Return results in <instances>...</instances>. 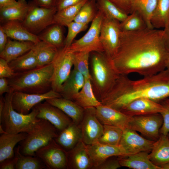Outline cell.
Wrapping results in <instances>:
<instances>
[{
    "instance_id": "34",
    "label": "cell",
    "mask_w": 169,
    "mask_h": 169,
    "mask_svg": "<svg viewBox=\"0 0 169 169\" xmlns=\"http://www.w3.org/2000/svg\"><path fill=\"white\" fill-rule=\"evenodd\" d=\"M157 2V0H134L132 5L131 13L135 11L139 13L149 28H154L151 23V19L156 7Z\"/></svg>"
},
{
    "instance_id": "27",
    "label": "cell",
    "mask_w": 169,
    "mask_h": 169,
    "mask_svg": "<svg viewBox=\"0 0 169 169\" xmlns=\"http://www.w3.org/2000/svg\"><path fill=\"white\" fill-rule=\"evenodd\" d=\"M34 43L28 41L12 40L8 38L0 57L8 63L23 55L31 49Z\"/></svg>"
},
{
    "instance_id": "24",
    "label": "cell",
    "mask_w": 169,
    "mask_h": 169,
    "mask_svg": "<svg viewBox=\"0 0 169 169\" xmlns=\"http://www.w3.org/2000/svg\"><path fill=\"white\" fill-rule=\"evenodd\" d=\"M149 152L143 151L125 156L119 157L121 166L133 169H162L150 160Z\"/></svg>"
},
{
    "instance_id": "9",
    "label": "cell",
    "mask_w": 169,
    "mask_h": 169,
    "mask_svg": "<svg viewBox=\"0 0 169 169\" xmlns=\"http://www.w3.org/2000/svg\"><path fill=\"white\" fill-rule=\"evenodd\" d=\"M54 70L52 90L60 93L62 86L69 77L73 65V53L64 47L58 49L52 62Z\"/></svg>"
},
{
    "instance_id": "44",
    "label": "cell",
    "mask_w": 169,
    "mask_h": 169,
    "mask_svg": "<svg viewBox=\"0 0 169 169\" xmlns=\"http://www.w3.org/2000/svg\"><path fill=\"white\" fill-rule=\"evenodd\" d=\"M163 109L160 113L163 119L162 125L160 130V134L167 135L169 132V98L160 103Z\"/></svg>"
},
{
    "instance_id": "10",
    "label": "cell",
    "mask_w": 169,
    "mask_h": 169,
    "mask_svg": "<svg viewBox=\"0 0 169 169\" xmlns=\"http://www.w3.org/2000/svg\"><path fill=\"white\" fill-rule=\"evenodd\" d=\"M163 123L162 117L159 113L135 115L131 117L127 128L156 141L160 136V130Z\"/></svg>"
},
{
    "instance_id": "47",
    "label": "cell",
    "mask_w": 169,
    "mask_h": 169,
    "mask_svg": "<svg viewBox=\"0 0 169 169\" xmlns=\"http://www.w3.org/2000/svg\"><path fill=\"white\" fill-rule=\"evenodd\" d=\"M121 167L119 158L117 159L109 158L95 169H116Z\"/></svg>"
},
{
    "instance_id": "7",
    "label": "cell",
    "mask_w": 169,
    "mask_h": 169,
    "mask_svg": "<svg viewBox=\"0 0 169 169\" xmlns=\"http://www.w3.org/2000/svg\"><path fill=\"white\" fill-rule=\"evenodd\" d=\"M102 13L98 10L86 33L79 39L75 40L68 48L71 52H104L100 40V31L103 18Z\"/></svg>"
},
{
    "instance_id": "17",
    "label": "cell",
    "mask_w": 169,
    "mask_h": 169,
    "mask_svg": "<svg viewBox=\"0 0 169 169\" xmlns=\"http://www.w3.org/2000/svg\"><path fill=\"white\" fill-rule=\"evenodd\" d=\"M86 147L93 165V169H95L111 157L126 156L125 151L119 145L111 146L98 142L91 145H86Z\"/></svg>"
},
{
    "instance_id": "50",
    "label": "cell",
    "mask_w": 169,
    "mask_h": 169,
    "mask_svg": "<svg viewBox=\"0 0 169 169\" xmlns=\"http://www.w3.org/2000/svg\"><path fill=\"white\" fill-rule=\"evenodd\" d=\"M38 6L51 8L56 7V0H32Z\"/></svg>"
},
{
    "instance_id": "39",
    "label": "cell",
    "mask_w": 169,
    "mask_h": 169,
    "mask_svg": "<svg viewBox=\"0 0 169 169\" xmlns=\"http://www.w3.org/2000/svg\"><path fill=\"white\" fill-rule=\"evenodd\" d=\"M123 132V129L115 126L103 125V134L98 142L111 146H119Z\"/></svg>"
},
{
    "instance_id": "18",
    "label": "cell",
    "mask_w": 169,
    "mask_h": 169,
    "mask_svg": "<svg viewBox=\"0 0 169 169\" xmlns=\"http://www.w3.org/2000/svg\"><path fill=\"white\" fill-rule=\"evenodd\" d=\"M163 107L160 103L146 98L135 100L124 106L120 111L132 117L135 115L160 113Z\"/></svg>"
},
{
    "instance_id": "14",
    "label": "cell",
    "mask_w": 169,
    "mask_h": 169,
    "mask_svg": "<svg viewBox=\"0 0 169 169\" xmlns=\"http://www.w3.org/2000/svg\"><path fill=\"white\" fill-rule=\"evenodd\" d=\"M60 94L51 90L42 94H28L14 92L12 99L13 109L18 112L26 115L36 105L47 99L62 97Z\"/></svg>"
},
{
    "instance_id": "15",
    "label": "cell",
    "mask_w": 169,
    "mask_h": 169,
    "mask_svg": "<svg viewBox=\"0 0 169 169\" xmlns=\"http://www.w3.org/2000/svg\"><path fill=\"white\" fill-rule=\"evenodd\" d=\"M155 141L144 138L136 131L126 128L123 130L119 145L125 151L126 156L141 152H150Z\"/></svg>"
},
{
    "instance_id": "48",
    "label": "cell",
    "mask_w": 169,
    "mask_h": 169,
    "mask_svg": "<svg viewBox=\"0 0 169 169\" xmlns=\"http://www.w3.org/2000/svg\"><path fill=\"white\" fill-rule=\"evenodd\" d=\"M84 0H56V8L57 11L76 4Z\"/></svg>"
},
{
    "instance_id": "36",
    "label": "cell",
    "mask_w": 169,
    "mask_h": 169,
    "mask_svg": "<svg viewBox=\"0 0 169 169\" xmlns=\"http://www.w3.org/2000/svg\"><path fill=\"white\" fill-rule=\"evenodd\" d=\"M88 0H84L74 5L57 11L53 19V23L66 26L73 21L80 9Z\"/></svg>"
},
{
    "instance_id": "4",
    "label": "cell",
    "mask_w": 169,
    "mask_h": 169,
    "mask_svg": "<svg viewBox=\"0 0 169 169\" xmlns=\"http://www.w3.org/2000/svg\"><path fill=\"white\" fill-rule=\"evenodd\" d=\"M14 91L0 97V125L7 133H29L41 119L37 118L38 110L34 107L28 114L19 113L13 107L12 99Z\"/></svg>"
},
{
    "instance_id": "46",
    "label": "cell",
    "mask_w": 169,
    "mask_h": 169,
    "mask_svg": "<svg viewBox=\"0 0 169 169\" xmlns=\"http://www.w3.org/2000/svg\"><path fill=\"white\" fill-rule=\"evenodd\" d=\"M117 7L128 15L131 13L132 7L134 0H109Z\"/></svg>"
},
{
    "instance_id": "49",
    "label": "cell",
    "mask_w": 169,
    "mask_h": 169,
    "mask_svg": "<svg viewBox=\"0 0 169 169\" xmlns=\"http://www.w3.org/2000/svg\"><path fill=\"white\" fill-rule=\"evenodd\" d=\"M17 158L13 157L6 159L0 162V169H15Z\"/></svg>"
},
{
    "instance_id": "30",
    "label": "cell",
    "mask_w": 169,
    "mask_h": 169,
    "mask_svg": "<svg viewBox=\"0 0 169 169\" xmlns=\"http://www.w3.org/2000/svg\"><path fill=\"white\" fill-rule=\"evenodd\" d=\"M72 101L85 109L102 105L95 95L90 79H85L84 84L79 92L73 97Z\"/></svg>"
},
{
    "instance_id": "57",
    "label": "cell",
    "mask_w": 169,
    "mask_h": 169,
    "mask_svg": "<svg viewBox=\"0 0 169 169\" xmlns=\"http://www.w3.org/2000/svg\"><path fill=\"white\" fill-rule=\"evenodd\" d=\"M0 133L1 134H4V133H7L4 131L2 126L1 125H0Z\"/></svg>"
},
{
    "instance_id": "11",
    "label": "cell",
    "mask_w": 169,
    "mask_h": 169,
    "mask_svg": "<svg viewBox=\"0 0 169 169\" xmlns=\"http://www.w3.org/2000/svg\"><path fill=\"white\" fill-rule=\"evenodd\" d=\"M120 22L103 15L100 31V40L104 53L111 59L115 55L120 43Z\"/></svg>"
},
{
    "instance_id": "5",
    "label": "cell",
    "mask_w": 169,
    "mask_h": 169,
    "mask_svg": "<svg viewBox=\"0 0 169 169\" xmlns=\"http://www.w3.org/2000/svg\"><path fill=\"white\" fill-rule=\"evenodd\" d=\"M92 53L91 81L94 94L100 101L112 88L119 74L111 59L104 52Z\"/></svg>"
},
{
    "instance_id": "45",
    "label": "cell",
    "mask_w": 169,
    "mask_h": 169,
    "mask_svg": "<svg viewBox=\"0 0 169 169\" xmlns=\"http://www.w3.org/2000/svg\"><path fill=\"white\" fill-rule=\"evenodd\" d=\"M16 74L10 67L8 63L0 58V78H10Z\"/></svg>"
},
{
    "instance_id": "53",
    "label": "cell",
    "mask_w": 169,
    "mask_h": 169,
    "mask_svg": "<svg viewBox=\"0 0 169 169\" xmlns=\"http://www.w3.org/2000/svg\"><path fill=\"white\" fill-rule=\"evenodd\" d=\"M163 28L164 40L166 48L169 51V20Z\"/></svg>"
},
{
    "instance_id": "58",
    "label": "cell",
    "mask_w": 169,
    "mask_h": 169,
    "mask_svg": "<svg viewBox=\"0 0 169 169\" xmlns=\"http://www.w3.org/2000/svg\"><path fill=\"white\" fill-rule=\"evenodd\" d=\"M167 136H168V139H169V132L168 133Z\"/></svg>"
},
{
    "instance_id": "20",
    "label": "cell",
    "mask_w": 169,
    "mask_h": 169,
    "mask_svg": "<svg viewBox=\"0 0 169 169\" xmlns=\"http://www.w3.org/2000/svg\"><path fill=\"white\" fill-rule=\"evenodd\" d=\"M67 169H90L93 166L86 145L81 140L72 149L67 152Z\"/></svg>"
},
{
    "instance_id": "6",
    "label": "cell",
    "mask_w": 169,
    "mask_h": 169,
    "mask_svg": "<svg viewBox=\"0 0 169 169\" xmlns=\"http://www.w3.org/2000/svg\"><path fill=\"white\" fill-rule=\"evenodd\" d=\"M59 132L49 121L41 119L33 130L28 133L26 137L19 142L21 153L25 156H35L37 150L56 137Z\"/></svg>"
},
{
    "instance_id": "23",
    "label": "cell",
    "mask_w": 169,
    "mask_h": 169,
    "mask_svg": "<svg viewBox=\"0 0 169 169\" xmlns=\"http://www.w3.org/2000/svg\"><path fill=\"white\" fill-rule=\"evenodd\" d=\"M54 140L66 151L73 148L81 140V131L79 125L72 121L59 132Z\"/></svg>"
},
{
    "instance_id": "2",
    "label": "cell",
    "mask_w": 169,
    "mask_h": 169,
    "mask_svg": "<svg viewBox=\"0 0 169 169\" xmlns=\"http://www.w3.org/2000/svg\"><path fill=\"white\" fill-rule=\"evenodd\" d=\"M169 98V70L166 69L143 78L133 80L119 74L113 87L100 101L102 105L120 110L131 101L149 99L160 103Z\"/></svg>"
},
{
    "instance_id": "19",
    "label": "cell",
    "mask_w": 169,
    "mask_h": 169,
    "mask_svg": "<svg viewBox=\"0 0 169 169\" xmlns=\"http://www.w3.org/2000/svg\"><path fill=\"white\" fill-rule=\"evenodd\" d=\"M95 108L97 117L103 125L115 126L123 130L127 128L131 117L107 105L102 104Z\"/></svg>"
},
{
    "instance_id": "31",
    "label": "cell",
    "mask_w": 169,
    "mask_h": 169,
    "mask_svg": "<svg viewBox=\"0 0 169 169\" xmlns=\"http://www.w3.org/2000/svg\"><path fill=\"white\" fill-rule=\"evenodd\" d=\"M31 49L38 61V67L52 63L58 49L54 46L42 41L35 43Z\"/></svg>"
},
{
    "instance_id": "21",
    "label": "cell",
    "mask_w": 169,
    "mask_h": 169,
    "mask_svg": "<svg viewBox=\"0 0 169 169\" xmlns=\"http://www.w3.org/2000/svg\"><path fill=\"white\" fill-rule=\"evenodd\" d=\"M0 27L8 37L13 40L31 41L34 43L40 41L38 35L30 32L23 26L21 21H8L1 23Z\"/></svg>"
},
{
    "instance_id": "8",
    "label": "cell",
    "mask_w": 169,
    "mask_h": 169,
    "mask_svg": "<svg viewBox=\"0 0 169 169\" xmlns=\"http://www.w3.org/2000/svg\"><path fill=\"white\" fill-rule=\"evenodd\" d=\"M28 3V12L22 23L30 32L37 35L47 27L53 24L54 16L57 10L56 7L48 8L38 6L32 0Z\"/></svg>"
},
{
    "instance_id": "42",
    "label": "cell",
    "mask_w": 169,
    "mask_h": 169,
    "mask_svg": "<svg viewBox=\"0 0 169 169\" xmlns=\"http://www.w3.org/2000/svg\"><path fill=\"white\" fill-rule=\"evenodd\" d=\"M90 53L84 52L73 53L74 68L81 73L85 79L91 80L89 70V60Z\"/></svg>"
},
{
    "instance_id": "56",
    "label": "cell",
    "mask_w": 169,
    "mask_h": 169,
    "mask_svg": "<svg viewBox=\"0 0 169 169\" xmlns=\"http://www.w3.org/2000/svg\"><path fill=\"white\" fill-rule=\"evenodd\" d=\"M166 69L169 70V56L166 60Z\"/></svg>"
},
{
    "instance_id": "35",
    "label": "cell",
    "mask_w": 169,
    "mask_h": 169,
    "mask_svg": "<svg viewBox=\"0 0 169 169\" xmlns=\"http://www.w3.org/2000/svg\"><path fill=\"white\" fill-rule=\"evenodd\" d=\"M156 9L151 19L154 28H164L169 20V0H157Z\"/></svg>"
},
{
    "instance_id": "12",
    "label": "cell",
    "mask_w": 169,
    "mask_h": 169,
    "mask_svg": "<svg viewBox=\"0 0 169 169\" xmlns=\"http://www.w3.org/2000/svg\"><path fill=\"white\" fill-rule=\"evenodd\" d=\"M48 169H67V151L54 139L39 148L35 153Z\"/></svg>"
},
{
    "instance_id": "54",
    "label": "cell",
    "mask_w": 169,
    "mask_h": 169,
    "mask_svg": "<svg viewBox=\"0 0 169 169\" xmlns=\"http://www.w3.org/2000/svg\"><path fill=\"white\" fill-rule=\"evenodd\" d=\"M16 0H0V8L15 3Z\"/></svg>"
},
{
    "instance_id": "52",
    "label": "cell",
    "mask_w": 169,
    "mask_h": 169,
    "mask_svg": "<svg viewBox=\"0 0 169 169\" xmlns=\"http://www.w3.org/2000/svg\"><path fill=\"white\" fill-rule=\"evenodd\" d=\"M8 37L0 26V52L4 49L8 41Z\"/></svg>"
},
{
    "instance_id": "38",
    "label": "cell",
    "mask_w": 169,
    "mask_h": 169,
    "mask_svg": "<svg viewBox=\"0 0 169 169\" xmlns=\"http://www.w3.org/2000/svg\"><path fill=\"white\" fill-rule=\"evenodd\" d=\"M98 9L104 16L116 20L120 22L124 21L126 14L109 0H96Z\"/></svg>"
},
{
    "instance_id": "43",
    "label": "cell",
    "mask_w": 169,
    "mask_h": 169,
    "mask_svg": "<svg viewBox=\"0 0 169 169\" xmlns=\"http://www.w3.org/2000/svg\"><path fill=\"white\" fill-rule=\"evenodd\" d=\"M88 24H84L73 21L67 26L68 32L65 39L64 46L69 48L73 42L76 36L80 32L85 30L87 28Z\"/></svg>"
},
{
    "instance_id": "51",
    "label": "cell",
    "mask_w": 169,
    "mask_h": 169,
    "mask_svg": "<svg viewBox=\"0 0 169 169\" xmlns=\"http://www.w3.org/2000/svg\"><path fill=\"white\" fill-rule=\"evenodd\" d=\"M12 90L9 84L8 79L5 78H0V96H2L4 93H9Z\"/></svg>"
},
{
    "instance_id": "37",
    "label": "cell",
    "mask_w": 169,
    "mask_h": 169,
    "mask_svg": "<svg viewBox=\"0 0 169 169\" xmlns=\"http://www.w3.org/2000/svg\"><path fill=\"white\" fill-rule=\"evenodd\" d=\"M15 156L17 158L15 169H43L46 166L38 157L25 156L21 154L20 146L14 148Z\"/></svg>"
},
{
    "instance_id": "3",
    "label": "cell",
    "mask_w": 169,
    "mask_h": 169,
    "mask_svg": "<svg viewBox=\"0 0 169 169\" xmlns=\"http://www.w3.org/2000/svg\"><path fill=\"white\" fill-rule=\"evenodd\" d=\"M53 63L17 73L7 79L11 90L28 94H42L52 90Z\"/></svg>"
},
{
    "instance_id": "13",
    "label": "cell",
    "mask_w": 169,
    "mask_h": 169,
    "mask_svg": "<svg viewBox=\"0 0 169 169\" xmlns=\"http://www.w3.org/2000/svg\"><path fill=\"white\" fill-rule=\"evenodd\" d=\"M79 125L81 140L85 145H90L98 142L103 134V125L97 117L95 107L84 109L83 119Z\"/></svg>"
},
{
    "instance_id": "40",
    "label": "cell",
    "mask_w": 169,
    "mask_h": 169,
    "mask_svg": "<svg viewBox=\"0 0 169 169\" xmlns=\"http://www.w3.org/2000/svg\"><path fill=\"white\" fill-rule=\"evenodd\" d=\"M121 31H134L142 30L147 28L146 22L138 13L132 12L120 23Z\"/></svg>"
},
{
    "instance_id": "1",
    "label": "cell",
    "mask_w": 169,
    "mask_h": 169,
    "mask_svg": "<svg viewBox=\"0 0 169 169\" xmlns=\"http://www.w3.org/2000/svg\"><path fill=\"white\" fill-rule=\"evenodd\" d=\"M119 47L111 59L119 74L137 73L143 76L166 69L169 51L163 30L147 28L134 31H121Z\"/></svg>"
},
{
    "instance_id": "26",
    "label": "cell",
    "mask_w": 169,
    "mask_h": 169,
    "mask_svg": "<svg viewBox=\"0 0 169 169\" xmlns=\"http://www.w3.org/2000/svg\"><path fill=\"white\" fill-rule=\"evenodd\" d=\"M29 8L26 0H18L12 5L0 8V22L2 23L10 20L23 22Z\"/></svg>"
},
{
    "instance_id": "32",
    "label": "cell",
    "mask_w": 169,
    "mask_h": 169,
    "mask_svg": "<svg viewBox=\"0 0 169 169\" xmlns=\"http://www.w3.org/2000/svg\"><path fill=\"white\" fill-rule=\"evenodd\" d=\"M63 26L56 23L52 24L45 28L37 35L39 39L49 43L58 49L64 47Z\"/></svg>"
},
{
    "instance_id": "55",
    "label": "cell",
    "mask_w": 169,
    "mask_h": 169,
    "mask_svg": "<svg viewBox=\"0 0 169 169\" xmlns=\"http://www.w3.org/2000/svg\"><path fill=\"white\" fill-rule=\"evenodd\" d=\"M160 166L162 169H169V162L161 165Z\"/></svg>"
},
{
    "instance_id": "28",
    "label": "cell",
    "mask_w": 169,
    "mask_h": 169,
    "mask_svg": "<svg viewBox=\"0 0 169 169\" xmlns=\"http://www.w3.org/2000/svg\"><path fill=\"white\" fill-rule=\"evenodd\" d=\"M149 156L151 161L157 166L169 162V139L167 135L160 134Z\"/></svg>"
},
{
    "instance_id": "22",
    "label": "cell",
    "mask_w": 169,
    "mask_h": 169,
    "mask_svg": "<svg viewBox=\"0 0 169 169\" xmlns=\"http://www.w3.org/2000/svg\"><path fill=\"white\" fill-rule=\"evenodd\" d=\"M45 100L62 110L74 123L78 125L80 124L84 116V109L74 101L62 97L49 99Z\"/></svg>"
},
{
    "instance_id": "16",
    "label": "cell",
    "mask_w": 169,
    "mask_h": 169,
    "mask_svg": "<svg viewBox=\"0 0 169 169\" xmlns=\"http://www.w3.org/2000/svg\"><path fill=\"white\" fill-rule=\"evenodd\" d=\"M34 107L38 110L37 118L48 120L59 132L72 121L71 119L62 110L46 100L43 103H39Z\"/></svg>"
},
{
    "instance_id": "25",
    "label": "cell",
    "mask_w": 169,
    "mask_h": 169,
    "mask_svg": "<svg viewBox=\"0 0 169 169\" xmlns=\"http://www.w3.org/2000/svg\"><path fill=\"white\" fill-rule=\"evenodd\" d=\"M28 133H4L0 136V162L15 156L14 148L16 144L24 140Z\"/></svg>"
},
{
    "instance_id": "33",
    "label": "cell",
    "mask_w": 169,
    "mask_h": 169,
    "mask_svg": "<svg viewBox=\"0 0 169 169\" xmlns=\"http://www.w3.org/2000/svg\"><path fill=\"white\" fill-rule=\"evenodd\" d=\"M8 63L16 73L28 71L38 67L37 58L32 49Z\"/></svg>"
},
{
    "instance_id": "29",
    "label": "cell",
    "mask_w": 169,
    "mask_h": 169,
    "mask_svg": "<svg viewBox=\"0 0 169 169\" xmlns=\"http://www.w3.org/2000/svg\"><path fill=\"white\" fill-rule=\"evenodd\" d=\"M85 82L83 75L74 68L63 84L60 94L62 97L72 100L74 96L82 89Z\"/></svg>"
},
{
    "instance_id": "41",
    "label": "cell",
    "mask_w": 169,
    "mask_h": 169,
    "mask_svg": "<svg viewBox=\"0 0 169 169\" xmlns=\"http://www.w3.org/2000/svg\"><path fill=\"white\" fill-rule=\"evenodd\" d=\"M98 11L96 0H88L81 8L74 21L88 24L94 20Z\"/></svg>"
}]
</instances>
